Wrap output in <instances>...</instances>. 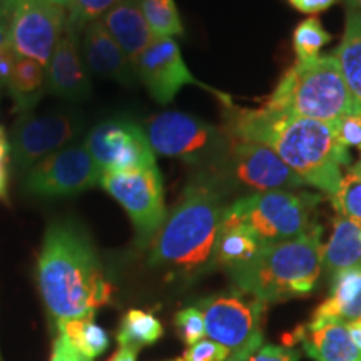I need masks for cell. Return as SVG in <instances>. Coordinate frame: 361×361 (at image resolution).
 I'll return each mask as SVG.
<instances>
[{"mask_svg":"<svg viewBox=\"0 0 361 361\" xmlns=\"http://www.w3.org/2000/svg\"><path fill=\"white\" fill-rule=\"evenodd\" d=\"M133 67L135 78L146 85L151 97L164 106L173 102L179 90L189 84L209 90L211 94L219 97V102L231 101L228 94L219 92L194 78L184 62L178 42L173 37H156L134 59Z\"/></svg>","mask_w":361,"mask_h":361,"instance_id":"9a60e30c","label":"cell"},{"mask_svg":"<svg viewBox=\"0 0 361 361\" xmlns=\"http://www.w3.org/2000/svg\"><path fill=\"white\" fill-rule=\"evenodd\" d=\"M119 2L121 0H74L67 16V24L82 32L85 25L101 19Z\"/></svg>","mask_w":361,"mask_h":361,"instance_id":"f546056e","label":"cell"},{"mask_svg":"<svg viewBox=\"0 0 361 361\" xmlns=\"http://www.w3.org/2000/svg\"><path fill=\"white\" fill-rule=\"evenodd\" d=\"M266 306L258 298L236 291L202 300L197 308L209 340L229 351L228 361H247L263 346Z\"/></svg>","mask_w":361,"mask_h":361,"instance_id":"ba28073f","label":"cell"},{"mask_svg":"<svg viewBox=\"0 0 361 361\" xmlns=\"http://www.w3.org/2000/svg\"><path fill=\"white\" fill-rule=\"evenodd\" d=\"M80 361H94V360H90V358H85V356L80 355Z\"/></svg>","mask_w":361,"mask_h":361,"instance_id":"7bdbcfd3","label":"cell"},{"mask_svg":"<svg viewBox=\"0 0 361 361\" xmlns=\"http://www.w3.org/2000/svg\"><path fill=\"white\" fill-rule=\"evenodd\" d=\"M293 341L316 361H361V351L345 323L310 322L293 333Z\"/></svg>","mask_w":361,"mask_h":361,"instance_id":"ac0fdd59","label":"cell"},{"mask_svg":"<svg viewBox=\"0 0 361 361\" xmlns=\"http://www.w3.org/2000/svg\"><path fill=\"white\" fill-rule=\"evenodd\" d=\"M84 64L92 74L102 79L116 80L119 84H134L135 72L130 59L119 47L114 37L99 20H94L82 29Z\"/></svg>","mask_w":361,"mask_h":361,"instance_id":"e0dca14e","label":"cell"},{"mask_svg":"<svg viewBox=\"0 0 361 361\" xmlns=\"http://www.w3.org/2000/svg\"><path fill=\"white\" fill-rule=\"evenodd\" d=\"M322 234L314 224L303 236L264 245L255 259L228 273L236 291L264 305L308 296L323 268Z\"/></svg>","mask_w":361,"mask_h":361,"instance_id":"277c9868","label":"cell"},{"mask_svg":"<svg viewBox=\"0 0 361 361\" xmlns=\"http://www.w3.org/2000/svg\"><path fill=\"white\" fill-rule=\"evenodd\" d=\"M263 246L264 243L246 226L223 218L214 247L213 264L221 266L229 273L255 259Z\"/></svg>","mask_w":361,"mask_h":361,"instance_id":"7402d4cb","label":"cell"},{"mask_svg":"<svg viewBox=\"0 0 361 361\" xmlns=\"http://www.w3.org/2000/svg\"><path fill=\"white\" fill-rule=\"evenodd\" d=\"M333 206L336 207L338 214L353 219L361 224V169L353 168L350 173L343 176L340 188L331 196Z\"/></svg>","mask_w":361,"mask_h":361,"instance_id":"f1b7e54d","label":"cell"},{"mask_svg":"<svg viewBox=\"0 0 361 361\" xmlns=\"http://www.w3.org/2000/svg\"><path fill=\"white\" fill-rule=\"evenodd\" d=\"M69 11L44 0H13L7 42L13 54L47 67Z\"/></svg>","mask_w":361,"mask_h":361,"instance_id":"4fadbf2b","label":"cell"},{"mask_svg":"<svg viewBox=\"0 0 361 361\" xmlns=\"http://www.w3.org/2000/svg\"><path fill=\"white\" fill-rule=\"evenodd\" d=\"M13 0H0V52L6 47L8 35V22H11Z\"/></svg>","mask_w":361,"mask_h":361,"instance_id":"74e56055","label":"cell"},{"mask_svg":"<svg viewBox=\"0 0 361 361\" xmlns=\"http://www.w3.org/2000/svg\"><path fill=\"white\" fill-rule=\"evenodd\" d=\"M183 361H228L229 351L216 341L201 340L196 345L189 346L186 353L180 356Z\"/></svg>","mask_w":361,"mask_h":361,"instance_id":"d6a6232c","label":"cell"},{"mask_svg":"<svg viewBox=\"0 0 361 361\" xmlns=\"http://www.w3.org/2000/svg\"><path fill=\"white\" fill-rule=\"evenodd\" d=\"M264 107L333 124L353 111V102L336 57L319 56L296 61L279 79Z\"/></svg>","mask_w":361,"mask_h":361,"instance_id":"5b68a950","label":"cell"},{"mask_svg":"<svg viewBox=\"0 0 361 361\" xmlns=\"http://www.w3.org/2000/svg\"><path fill=\"white\" fill-rule=\"evenodd\" d=\"M6 89L20 114L30 112L47 90V67L37 61L16 56Z\"/></svg>","mask_w":361,"mask_h":361,"instance_id":"cb8c5ba5","label":"cell"},{"mask_svg":"<svg viewBox=\"0 0 361 361\" xmlns=\"http://www.w3.org/2000/svg\"><path fill=\"white\" fill-rule=\"evenodd\" d=\"M223 186L245 188L258 192L301 191L306 183L281 161L273 149L256 141L231 137L223 166L213 173Z\"/></svg>","mask_w":361,"mask_h":361,"instance_id":"9c48e42d","label":"cell"},{"mask_svg":"<svg viewBox=\"0 0 361 361\" xmlns=\"http://www.w3.org/2000/svg\"><path fill=\"white\" fill-rule=\"evenodd\" d=\"M57 331L51 361H80V353L74 348L66 333L62 329H57Z\"/></svg>","mask_w":361,"mask_h":361,"instance_id":"d590c367","label":"cell"},{"mask_svg":"<svg viewBox=\"0 0 361 361\" xmlns=\"http://www.w3.org/2000/svg\"><path fill=\"white\" fill-rule=\"evenodd\" d=\"M338 67L353 102V111H361V12L346 11L345 32L335 54Z\"/></svg>","mask_w":361,"mask_h":361,"instance_id":"603a6c76","label":"cell"},{"mask_svg":"<svg viewBox=\"0 0 361 361\" xmlns=\"http://www.w3.org/2000/svg\"><path fill=\"white\" fill-rule=\"evenodd\" d=\"M82 130L78 117L52 112V114H20L13 124L11 144V164L17 173H27L47 156L59 149L71 146V142Z\"/></svg>","mask_w":361,"mask_h":361,"instance_id":"5bb4252c","label":"cell"},{"mask_svg":"<svg viewBox=\"0 0 361 361\" xmlns=\"http://www.w3.org/2000/svg\"><path fill=\"white\" fill-rule=\"evenodd\" d=\"M331 42V34L324 29L318 17H308L296 25L293 32V47L296 61H311L322 56V49Z\"/></svg>","mask_w":361,"mask_h":361,"instance_id":"83f0119b","label":"cell"},{"mask_svg":"<svg viewBox=\"0 0 361 361\" xmlns=\"http://www.w3.org/2000/svg\"><path fill=\"white\" fill-rule=\"evenodd\" d=\"M223 104V129L231 137L256 141L273 149L305 180L306 186L333 196L340 188L341 169L351 162L350 149L338 141L329 123L305 119L261 107L246 109L233 101Z\"/></svg>","mask_w":361,"mask_h":361,"instance_id":"6da1fadb","label":"cell"},{"mask_svg":"<svg viewBox=\"0 0 361 361\" xmlns=\"http://www.w3.org/2000/svg\"><path fill=\"white\" fill-rule=\"evenodd\" d=\"M162 324L154 314L141 310H130L126 313L117 331L119 346L141 350L142 346L152 345L162 336Z\"/></svg>","mask_w":361,"mask_h":361,"instance_id":"d4e9b609","label":"cell"},{"mask_svg":"<svg viewBox=\"0 0 361 361\" xmlns=\"http://www.w3.org/2000/svg\"><path fill=\"white\" fill-rule=\"evenodd\" d=\"M141 7L156 37H174L184 34L176 0H141Z\"/></svg>","mask_w":361,"mask_h":361,"instance_id":"4316f807","label":"cell"},{"mask_svg":"<svg viewBox=\"0 0 361 361\" xmlns=\"http://www.w3.org/2000/svg\"><path fill=\"white\" fill-rule=\"evenodd\" d=\"M323 268L329 279L343 271L361 268V224L338 214L333 233L323 246Z\"/></svg>","mask_w":361,"mask_h":361,"instance_id":"44dd1931","label":"cell"},{"mask_svg":"<svg viewBox=\"0 0 361 361\" xmlns=\"http://www.w3.org/2000/svg\"><path fill=\"white\" fill-rule=\"evenodd\" d=\"M8 168H11V144L0 126V201L8 204Z\"/></svg>","mask_w":361,"mask_h":361,"instance_id":"836d02e7","label":"cell"},{"mask_svg":"<svg viewBox=\"0 0 361 361\" xmlns=\"http://www.w3.org/2000/svg\"><path fill=\"white\" fill-rule=\"evenodd\" d=\"M176 361H183V360H180V358H179V360H176Z\"/></svg>","mask_w":361,"mask_h":361,"instance_id":"ee69618b","label":"cell"},{"mask_svg":"<svg viewBox=\"0 0 361 361\" xmlns=\"http://www.w3.org/2000/svg\"><path fill=\"white\" fill-rule=\"evenodd\" d=\"M176 326L179 329V335L188 346L196 345L201 340H204V318L200 308H184L176 314Z\"/></svg>","mask_w":361,"mask_h":361,"instance_id":"4dcf8cb0","label":"cell"},{"mask_svg":"<svg viewBox=\"0 0 361 361\" xmlns=\"http://www.w3.org/2000/svg\"><path fill=\"white\" fill-rule=\"evenodd\" d=\"M101 171L84 144H71L47 156L22 179V191L39 200L71 197L101 183Z\"/></svg>","mask_w":361,"mask_h":361,"instance_id":"8fae6325","label":"cell"},{"mask_svg":"<svg viewBox=\"0 0 361 361\" xmlns=\"http://www.w3.org/2000/svg\"><path fill=\"white\" fill-rule=\"evenodd\" d=\"M57 329H62L69 338L74 348L85 358H97L109 348L107 333L94 322V314L84 318L71 319V322L56 324Z\"/></svg>","mask_w":361,"mask_h":361,"instance_id":"484cf974","label":"cell"},{"mask_svg":"<svg viewBox=\"0 0 361 361\" xmlns=\"http://www.w3.org/2000/svg\"><path fill=\"white\" fill-rule=\"evenodd\" d=\"M331 281V295L316 308L311 322H361V268L343 271Z\"/></svg>","mask_w":361,"mask_h":361,"instance_id":"ffe728a7","label":"cell"},{"mask_svg":"<svg viewBox=\"0 0 361 361\" xmlns=\"http://www.w3.org/2000/svg\"><path fill=\"white\" fill-rule=\"evenodd\" d=\"M137 353H139L137 350L119 346V350L111 356L109 361H137Z\"/></svg>","mask_w":361,"mask_h":361,"instance_id":"f35d334b","label":"cell"},{"mask_svg":"<svg viewBox=\"0 0 361 361\" xmlns=\"http://www.w3.org/2000/svg\"><path fill=\"white\" fill-rule=\"evenodd\" d=\"M335 134L346 149L356 147L361 151V111H351L336 123H333Z\"/></svg>","mask_w":361,"mask_h":361,"instance_id":"1f68e13d","label":"cell"},{"mask_svg":"<svg viewBox=\"0 0 361 361\" xmlns=\"http://www.w3.org/2000/svg\"><path fill=\"white\" fill-rule=\"evenodd\" d=\"M0 361H2V358H0Z\"/></svg>","mask_w":361,"mask_h":361,"instance_id":"f6af8a7d","label":"cell"},{"mask_svg":"<svg viewBox=\"0 0 361 361\" xmlns=\"http://www.w3.org/2000/svg\"><path fill=\"white\" fill-rule=\"evenodd\" d=\"M101 22L130 62L156 39L144 17L141 0H121L101 17Z\"/></svg>","mask_w":361,"mask_h":361,"instance_id":"d6986e66","label":"cell"},{"mask_svg":"<svg viewBox=\"0 0 361 361\" xmlns=\"http://www.w3.org/2000/svg\"><path fill=\"white\" fill-rule=\"evenodd\" d=\"M99 186L124 207L134 224L137 245H151L168 216L164 184H162L159 169L151 168L107 173L101 176Z\"/></svg>","mask_w":361,"mask_h":361,"instance_id":"30bf717a","label":"cell"},{"mask_svg":"<svg viewBox=\"0 0 361 361\" xmlns=\"http://www.w3.org/2000/svg\"><path fill=\"white\" fill-rule=\"evenodd\" d=\"M144 133L157 156L179 159L216 173L231 146V135L186 112L169 111L152 116L144 124Z\"/></svg>","mask_w":361,"mask_h":361,"instance_id":"8992f818","label":"cell"},{"mask_svg":"<svg viewBox=\"0 0 361 361\" xmlns=\"http://www.w3.org/2000/svg\"><path fill=\"white\" fill-rule=\"evenodd\" d=\"M218 176L201 171L189 180L151 243L149 263L179 273H200L213 264L228 204Z\"/></svg>","mask_w":361,"mask_h":361,"instance_id":"3957f363","label":"cell"},{"mask_svg":"<svg viewBox=\"0 0 361 361\" xmlns=\"http://www.w3.org/2000/svg\"><path fill=\"white\" fill-rule=\"evenodd\" d=\"M44 2H49V4H54V6H59V7H64L69 11L72 4H74V0H44Z\"/></svg>","mask_w":361,"mask_h":361,"instance_id":"60d3db41","label":"cell"},{"mask_svg":"<svg viewBox=\"0 0 361 361\" xmlns=\"http://www.w3.org/2000/svg\"><path fill=\"white\" fill-rule=\"evenodd\" d=\"M348 8H353V11H360L361 12V0H345Z\"/></svg>","mask_w":361,"mask_h":361,"instance_id":"b9f144b4","label":"cell"},{"mask_svg":"<svg viewBox=\"0 0 361 361\" xmlns=\"http://www.w3.org/2000/svg\"><path fill=\"white\" fill-rule=\"evenodd\" d=\"M346 328H348L351 340H353L355 345L358 346V350L361 351V322L346 324Z\"/></svg>","mask_w":361,"mask_h":361,"instance_id":"ab89813d","label":"cell"},{"mask_svg":"<svg viewBox=\"0 0 361 361\" xmlns=\"http://www.w3.org/2000/svg\"><path fill=\"white\" fill-rule=\"evenodd\" d=\"M300 353L290 346L278 345H263L261 348L252 353L247 361H298Z\"/></svg>","mask_w":361,"mask_h":361,"instance_id":"e575fe53","label":"cell"},{"mask_svg":"<svg viewBox=\"0 0 361 361\" xmlns=\"http://www.w3.org/2000/svg\"><path fill=\"white\" fill-rule=\"evenodd\" d=\"M293 8H296L298 12L310 13V16H314V13L328 11L329 7H333L335 4L340 2V0H288Z\"/></svg>","mask_w":361,"mask_h":361,"instance_id":"8d00e7d4","label":"cell"},{"mask_svg":"<svg viewBox=\"0 0 361 361\" xmlns=\"http://www.w3.org/2000/svg\"><path fill=\"white\" fill-rule=\"evenodd\" d=\"M80 30L66 24L47 64V92L66 101L80 102L90 96L87 67L80 56Z\"/></svg>","mask_w":361,"mask_h":361,"instance_id":"2e32d148","label":"cell"},{"mask_svg":"<svg viewBox=\"0 0 361 361\" xmlns=\"http://www.w3.org/2000/svg\"><path fill=\"white\" fill-rule=\"evenodd\" d=\"M84 146L101 174L157 168L156 154L144 129L124 117H112L94 126Z\"/></svg>","mask_w":361,"mask_h":361,"instance_id":"7c38bea8","label":"cell"},{"mask_svg":"<svg viewBox=\"0 0 361 361\" xmlns=\"http://www.w3.org/2000/svg\"><path fill=\"white\" fill-rule=\"evenodd\" d=\"M319 196L305 191L246 194L228 206L224 219L246 226L264 245L303 236L313 228Z\"/></svg>","mask_w":361,"mask_h":361,"instance_id":"52a82bcc","label":"cell"},{"mask_svg":"<svg viewBox=\"0 0 361 361\" xmlns=\"http://www.w3.org/2000/svg\"><path fill=\"white\" fill-rule=\"evenodd\" d=\"M37 276L40 295L56 324L94 314L107 305L112 286L82 226L54 221L40 247Z\"/></svg>","mask_w":361,"mask_h":361,"instance_id":"7a4b0ae2","label":"cell"}]
</instances>
